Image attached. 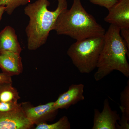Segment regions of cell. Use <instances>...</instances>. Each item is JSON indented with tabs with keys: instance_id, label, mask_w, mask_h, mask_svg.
I'll return each mask as SVG.
<instances>
[{
	"instance_id": "obj_4",
	"label": "cell",
	"mask_w": 129,
	"mask_h": 129,
	"mask_svg": "<svg viewBox=\"0 0 129 129\" xmlns=\"http://www.w3.org/2000/svg\"><path fill=\"white\" fill-rule=\"evenodd\" d=\"M104 45V36L77 41L71 45L67 54L82 74H89L96 68Z\"/></svg>"
},
{
	"instance_id": "obj_14",
	"label": "cell",
	"mask_w": 129,
	"mask_h": 129,
	"mask_svg": "<svg viewBox=\"0 0 129 129\" xmlns=\"http://www.w3.org/2000/svg\"><path fill=\"white\" fill-rule=\"evenodd\" d=\"M71 124L67 116H64L57 122L51 124L44 123L37 125L35 129H70Z\"/></svg>"
},
{
	"instance_id": "obj_11",
	"label": "cell",
	"mask_w": 129,
	"mask_h": 129,
	"mask_svg": "<svg viewBox=\"0 0 129 129\" xmlns=\"http://www.w3.org/2000/svg\"><path fill=\"white\" fill-rule=\"evenodd\" d=\"M22 51L14 29L10 26L5 27L0 32V54L6 52L21 54Z\"/></svg>"
},
{
	"instance_id": "obj_16",
	"label": "cell",
	"mask_w": 129,
	"mask_h": 129,
	"mask_svg": "<svg viewBox=\"0 0 129 129\" xmlns=\"http://www.w3.org/2000/svg\"><path fill=\"white\" fill-rule=\"evenodd\" d=\"M21 105L18 102H3L0 103V112H8L16 109Z\"/></svg>"
},
{
	"instance_id": "obj_1",
	"label": "cell",
	"mask_w": 129,
	"mask_h": 129,
	"mask_svg": "<svg viewBox=\"0 0 129 129\" xmlns=\"http://www.w3.org/2000/svg\"><path fill=\"white\" fill-rule=\"evenodd\" d=\"M50 5L48 0H37L24 8V13L29 18L25 29L29 50H36L46 43L59 14L68 8L67 0H58L57 8L54 11L48 10Z\"/></svg>"
},
{
	"instance_id": "obj_3",
	"label": "cell",
	"mask_w": 129,
	"mask_h": 129,
	"mask_svg": "<svg viewBox=\"0 0 129 129\" xmlns=\"http://www.w3.org/2000/svg\"><path fill=\"white\" fill-rule=\"evenodd\" d=\"M120 29L110 25L104 36V45L97 64L94 75L99 81L114 70H118L129 77V50L120 35Z\"/></svg>"
},
{
	"instance_id": "obj_15",
	"label": "cell",
	"mask_w": 129,
	"mask_h": 129,
	"mask_svg": "<svg viewBox=\"0 0 129 129\" xmlns=\"http://www.w3.org/2000/svg\"><path fill=\"white\" fill-rule=\"evenodd\" d=\"M31 0H0V6L5 7V12L8 15H11L14 10L19 7L28 4Z\"/></svg>"
},
{
	"instance_id": "obj_13",
	"label": "cell",
	"mask_w": 129,
	"mask_h": 129,
	"mask_svg": "<svg viewBox=\"0 0 129 129\" xmlns=\"http://www.w3.org/2000/svg\"><path fill=\"white\" fill-rule=\"evenodd\" d=\"M120 109L122 113L121 118L129 119V81L120 94Z\"/></svg>"
},
{
	"instance_id": "obj_20",
	"label": "cell",
	"mask_w": 129,
	"mask_h": 129,
	"mask_svg": "<svg viewBox=\"0 0 129 129\" xmlns=\"http://www.w3.org/2000/svg\"><path fill=\"white\" fill-rule=\"evenodd\" d=\"M5 7L3 6H0V21H1L3 13L5 12Z\"/></svg>"
},
{
	"instance_id": "obj_12",
	"label": "cell",
	"mask_w": 129,
	"mask_h": 129,
	"mask_svg": "<svg viewBox=\"0 0 129 129\" xmlns=\"http://www.w3.org/2000/svg\"><path fill=\"white\" fill-rule=\"evenodd\" d=\"M21 98L17 90L13 86L12 83L0 84V103L18 102Z\"/></svg>"
},
{
	"instance_id": "obj_10",
	"label": "cell",
	"mask_w": 129,
	"mask_h": 129,
	"mask_svg": "<svg viewBox=\"0 0 129 129\" xmlns=\"http://www.w3.org/2000/svg\"><path fill=\"white\" fill-rule=\"evenodd\" d=\"M0 68L3 73L11 77L22 73L23 66L20 54L11 52L0 54Z\"/></svg>"
},
{
	"instance_id": "obj_18",
	"label": "cell",
	"mask_w": 129,
	"mask_h": 129,
	"mask_svg": "<svg viewBox=\"0 0 129 129\" xmlns=\"http://www.w3.org/2000/svg\"><path fill=\"white\" fill-rule=\"evenodd\" d=\"M120 33L125 44L129 50V28L120 29Z\"/></svg>"
},
{
	"instance_id": "obj_19",
	"label": "cell",
	"mask_w": 129,
	"mask_h": 129,
	"mask_svg": "<svg viewBox=\"0 0 129 129\" xmlns=\"http://www.w3.org/2000/svg\"><path fill=\"white\" fill-rule=\"evenodd\" d=\"M5 83H13L12 77L3 73H0V84Z\"/></svg>"
},
{
	"instance_id": "obj_8",
	"label": "cell",
	"mask_w": 129,
	"mask_h": 129,
	"mask_svg": "<svg viewBox=\"0 0 129 129\" xmlns=\"http://www.w3.org/2000/svg\"><path fill=\"white\" fill-rule=\"evenodd\" d=\"M92 129H117L116 124L120 120V115L111 109L108 99H105L101 112L94 109Z\"/></svg>"
},
{
	"instance_id": "obj_7",
	"label": "cell",
	"mask_w": 129,
	"mask_h": 129,
	"mask_svg": "<svg viewBox=\"0 0 129 129\" xmlns=\"http://www.w3.org/2000/svg\"><path fill=\"white\" fill-rule=\"evenodd\" d=\"M108 10L105 22L120 29L129 28V0H118Z\"/></svg>"
},
{
	"instance_id": "obj_17",
	"label": "cell",
	"mask_w": 129,
	"mask_h": 129,
	"mask_svg": "<svg viewBox=\"0 0 129 129\" xmlns=\"http://www.w3.org/2000/svg\"><path fill=\"white\" fill-rule=\"evenodd\" d=\"M94 5H98L108 9L115 4L118 0H89Z\"/></svg>"
},
{
	"instance_id": "obj_9",
	"label": "cell",
	"mask_w": 129,
	"mask_h": 129,
	"mask_svg": "<svg viewBox=\"0 0 129 129\" xmlns=\"http://www.w3.org/2000/svg\"><path fill=\"white\" fill-rule=\"evenodd\" d=\"M84 86L83 84H72L68 90L61 94L56 101L54 107L56 109H68L72 105L83 101L85 99L84 94Z\"/></svg>"
},
{
	"instance_id": "obj_6",
	"label": "cell",
	"mask_w": 129,
	"mask_h": 129,
	"mask_svg": "<svg viewBox=\"0 0 129 129\" xmlns=\"http://www.w3.org/2000/svg\"><path fill=\"white\" fill-rule=\"evenodd\" d=\"M34 126L26 117L21 105L13 111L0 112V129H30Z\"/></svg>"
},
{
	"instance_id": "obj_2",
	"label": "cell",
	"mask_w": 129,
	"mask_h": 129,
	"mask_svg": "<svg viewBox=\"0 0 129 129\" xmlns=\"http://www.w3.org/2000/svg\"><path fill=\"white\" fill-rule=\"evenodd\" d=\"M53 30L77 41L104 36L106 31L83 7L81 0H73L72 7L59 14Z\"/></svg>"
},
{
	"instance_id": "obj_5",
	"label": "cell",
	"mask_w": 129,
	"mask_h": 129,
	"mask_svg": "<svg viewBox=\"0 0 129 129\" xmlns=\"http://www.w3.org/2000/svg\"><path fill=\"white\" fill-rule=\"evenodd\" d=\"M22 108L27 118L34 125L55 120L58 110L54 107V102L34 107L29 102L21 103Z\"/></svg>"
}]
</instances>
